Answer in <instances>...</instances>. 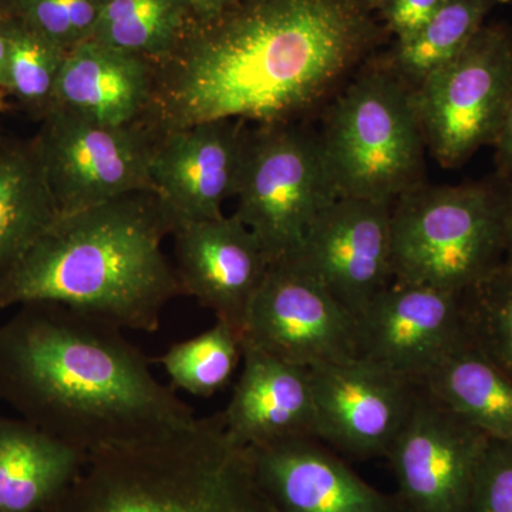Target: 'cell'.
Returning a JSON list of instances; mask_svg holds the SVG:
<instances>
[{"mask_svg":"<svg viewBox=\"0 0 512 512\" xmlns=\"http://www.w3.org/2000/svg\"><path fill=\"white\" fill-rule=\"evenodd\" d=\"M372 0H238L185 33L154 64L143 124L289 123L318 103L376 42Z\"/></svg>","mask_w":512,"mask_h":512,"instance_id":"obj_1","label":"cell"},{"mask_svg":"<svg viewBox=\"0 0 512 512\" xmlns=\"http://www.w3.org/2000/svg\"><path fill=\"white\" fill-rule=\"evenodd\" d=\"M18 308L0 323V402L33 426L90 456L195 419L119 326L59 303Z\"/></svg>","mask_w":512,"mask_h":512,"instance_id":"obj_2","label":"cell"},{"mask_svg":"<svg viewBox=\"0 0 512 512\" xmlns=\"http://www.w3.org/2000/svg\"><path fill=\"white\" fill-rule=\"evenodd\" d=\"M173 225L151 191L59 215L0 284V311L59 303L121 329L153 333L181 293L163 251Z\"/></svg>","mask_w":512,"mask_h":512,"instance_id":"obj_3","label":"cell"},{"mask_svg":"<svg viewBox=\"0 0 512 512\" xmlns=\"http://www.w3.org/2000/svg\"><path fill=\"white\" fill-rule=\"evenodd\" d=\"M45 512H279L222 414L90 454Z\"/></svg>","mask_w":512,"mask_h":512,"instance_id":"obj_4","label":"cell"},{"mask_svg":"<svg viewBox=\"0 0 512 512\" xmlns=\"http://www.w3.org/2000/svg\"><path fill=\"white\" fill-rule=\"evenodd\" d=\"M319 140L339 198L393 205L423 184L427 146L413 89L389 67L350 84Z\"/></svg>","mask_w":512,"mask_h":512,"instance_id":"obj_5","label":"cell"},{"mask_svg":"<svg viewBox=\"0 0 512 512\" xmlns=\"http://www.w3.org/2000/svg\"><path fill=\"white\" fill-rule=\"evenodd\" d=\"M503 194L420 184L392 205L393 281L467 293L505 261Z\"/></svg>","mask_w":512,"mask_h":512,"instance_id":"obj_6","label":"cell"},{"mask_svg":"<svg viewBox=\"0 0 512 512\" xmlns=\"http://www.w3.org/2000/svg\"><path fill=\"white\" fill-rule=\"evenodd\" d=\"M235 198L234 215L275 264L299 251L320 212L339 197L319 137L279 123L248 130Z\"/></svg>","mask_w":512,"mask_h":512,"instance_id":"obj_7","label":"cell"},{"mask_svg":"<svg viewBox=\"0 0 512 512\" xmlns=\"http://www.w3.org/2000/svg\"><path fill=\"white\" fill-rule=\"evenodd\" d=\"M512 93V30L488 25L446 66L413 89L426 146L437 163L461 167L494 146Z\"/></svg>","mask_w":512,"mask_h":512,"instance_id":"obj_8","label":"cell"},{"mask_svg":"<svg viewBox=\"0 0 512 512\" xmlns=\"http://www.w3.org/2000/svg\"><path fill=\"white\" fill-rule=\"evenodd\" d=\"M33 140L59 215L151 191L157 136L138 123L106 126L52 107Z\"/></svg>","mask_w":512,"mask_h":512,"instance_id":"obj_9","label":"cell"},{"mask_svg":"<svg viewBox=\"0 0 512 512\" xmlns=\"http://www.w3.org/2000/svg\"><path fill=\"white\" fill-rule=\"evenodd\" d=\"M490 437L419 384L387 460L404 512H468Z\"/></svg>","mask_w":512,"mask_h":512,"instance_id":"obj_10","label":"cell"},{"mask_svg":"<svg viewBox=\"0 0 512 512\" xmlns=\"http://www.w3.org/2000/svg\"><path fill=\"white\" fill-rule=\"evenodd\" d=\"M242 340L305 367L359 357L355 316L292 259L269 266Z\"/></svg>","mask_w":512,"mask_h":512,"instance_id":"obj_11","label":"cell"},{"mask_svg":"<svg viewBox=\"0 0 512 512\" xmlns=\"http://www.w3.org/2000/svg\"><path fill=\"white\" fill-rule=\"evenodd\" d=\"M356 320L359 357L417 384L474 345L464 293L393 281Z\"/></svg>","mask_w":512,"mask_h":512,"instance_id":"obj_12","label":"cell"},{"mask_svg":"<svg viewBox=\"0 0 512 512\" xmlns=\"http://www.w3.org/2000/svg\"><path fill=\"white\" fill-rule=\"evenodd\" d=\"M309 369L316 439L355 460L386 458L412 413L419 384L363 357Z\"/></svg>","mask_w":512,"mask_h":512,"instance_id":"obj_13","label":"cell"},{"mask_svg":"<svg viewBox=\"0 0 512 512\" xmlns=\"http://www.w3.org/2000/svg\"><path fill=\"white\" fill-rule=\"evenodd\" d=\"M288 259L357 319L393 282L392 204L336 198Z\"/></svg>","mask_w":512,"mask_h":512,"instance_id":"obj_14","label":"cell"},{"mask_svg":"<svg viewBox=\"0 0 512 512\" xmlns=\"http://www.w3.org/2000/svg\"><path fill=\"white\" fill-rule=\"evenodd\" d=\"M248 130L247 121L227 119L158 134L150 161L151 192L173 229L224 215L222 204L237 192Z\"/></svg>","mask_w":512,"mask_h":512,"instance_id":"obj_15","label":"cell"},{"mask_svg":"<svg viewBox=\"0 0 512 512\" xmlns=\"http://www.w3.org/2000/svg\"><path fill=\"white\" fill-rule=\"evenodd\" d=\"M171 235L181 293L244 335L249 308L271 266L261 242L234 214L184 222Z\"/></svg>","mask_w":512,"mask_h":512,"instance_id":"obj_16","label":"cell"},{"mask_svg":"<svg viewBox=\"0 0 512 512\" xmlns=\"http://www.w3.org/2000/svg\"><path fill=\"white\" fill-rule=\"evenodd\" d=\"M249 450L259 484L279 512H404L396 494L366 483L315 437Z\"/></svg>","mask_w":512,"mask_h":512,"instance_id":"obj_17","label":"cell"},{"mask_svg":"<svg viewBox=\"0 0 512 512\" xmlns=\"http://www.w3.org/2000/svg\"><path fill=\"white\" fill-rule=\"evenodd\" d=\"M221 414L229 434L245 447L316 439L311 369L242 340L241 375Z\"/></svg>","mask_w":512,"mask_h":512,"instance_id":"obj_18","label":"cell"},{"mask_svg":"<svg viewBox=\"0 0 512 512\" xmlns=\"http://www.w3.org/2000/svg\"><path fill=\"white\" fill-rule=\"evenodd\" d=\"M154 92V64L90 39L69 50L52 107L106 126L143 124Z\"/></svg>","mask_w":512,"mask_h":512,"instance_id":"obj_19","label":"cell"},{"mask_svg":"<svg viewBox=\"0 0 512 512\" xmlns=\"http://www.w3.org/2000/svg\"><path fill=\"white\" fill-rule=\"evenodd\" d=\"M89 456L22 419L0 414V512H45Z\"/></svg>","mask_w":512,"mask_h":512,"instance_id":"obj_20","label":"cell"},{"mask_svg":"<svg viewBox=\"0 0 512 512\" xmlns=\"http://www.w3.org/2000/svg\"><path fill=\"white\" fill-rule=\"evenodd\" d=\"M420 386L491 440H512V379L476 345L447 357Z\"/></svg>","mask_w":512,"mask_h":512,"instance_id":"obj_21","label":"cell"},{"mask_svg":"<svg viewBox=\"0 0 512 512\" xmlns=\"http://www.w3.org/2000/svg\"><path fill=\"white\" fill-rule=\"evenodd\" d=\"M57 217L33 141L0 148V284Z\"/></svg>","mask_w":512,"mask_h":512,"instance_id":"obj_22","label":"cell"},{"mask_svg":"<svg viewBox=\"0 0 512 512\" xmlns=\"http://www.w3.org/2000/svg\"><path fill=\"white\" fill-rule=\"evenodd\" d=\"M501 2L504 0H448L413 35L396 40L386 67L414 89L456 59Z\"/></svg>","mask_w":512,"mask_h":512,"instance_id":"obj_23","label":"cell"},{"mask_svg":"<svg viewBox=\"0 0 512 512\" xmlns=\"http://www.w3.org/2000/svg\"><path fill=\"white\" fill-rule=\"evenodd\" d=\"M188 8L185 0H104L92 39L156 64L184 39Z\"/></svg>","mask_w":512,"mask_h":512,"instance_id":"obj_24","label":"cell"},{"mask_svg":"<svg viewBox=\"0 0 512 512\" xmlns=\"http://www.w3.org/2000/svg\"><path fill=\"white\" fill-rule=\"evenodd\" d=\"M157 362L174 390L208 399L225 389L242 363V336L217 320L200 335L175 343Z\"/></svg>","mask_w":512,"mask_h":512,"instance_id":"obj_25","label":"cell"},{"mask_svg":"<svg viewBox=\"0 0 512 512\" xmlns=\"http://www.w3.org/2000/svg\"><path fill=\"white\" fill-rule=\"evenodd\" d=\"M8 39V89L28 109L45 116L55 101L66 50L30 29L22 20L0 19Z\"/></svg>","mask_w":512,"mask_h":512,"instance_id":"obj_26","label":"cell"},{"mask_svg":"<svg viewBox=\"0 0 512 512\" xmlns=\"http://www.w3.org/2000/svg\"><path fill=\"white\" fill-rule=\"evenodd\" d=\"M464 301L474 345L512 379V262H501Z\"/></svg>","mask_w":512,"mask_h":512,"instance_id":"obj_27","label":"cell"},{"mask_svg":"<svg viewBox=\"0 0 512 512\" xmlns=\"http://www.w3.org/2000/svg\"><path fill=\"white\" fill-rule=\"evenodd\" d=\"M104 0H13L12 16L69 52L92 39Z\"/></svg>","mask_w":512,"mask_h":512,"instance_id":"obj_28","label":"cell"},{"mask_svg":"<svg viewBox=\"0 0 512 512\" xmlns=\"http://www.w3.org/2000/svg\"><path fill=\"white\" fill-rule=\"evenodd\" d=\"M468 512H512V440H490Z\"/></svg>","mask_w":512,"mask_h":512,"instance_id":"obj_29","label":"cell"},{"mask_svg":"<svg viewBox=\"0 0 512 512\" xmlns=\"http://www.w3.org/2000/svg\"><path fill=\"white\" fill-rule=\"evenodd\" d=\"M448 0H377V10L396 40L413 35Z\"/></svg>","mask_w":512,"mask_h":512,"instance_id":"obj_30","label":"cell"},{"mask_svg":"<svg viewBox=\"0 0 512 512\" xmlns=\"http://www.w3.org/2000/svg\"><path fill=\"white\" fill-rule=\"evenodd\" d=\"M493 147L498 173L505 180L512 178V93Z\"/></svg>","mask_w":512,"mask_h":512,"instance_id":"obj_31","label":"cell"},{"mask_svg":"<svg viewBox=\"0 0 512 512\" xmlns=\"http://www.w3.org/2000/svg\"><path fill=\"white\" fill-rule=\"evenodd\" d=\"M503 194V234L505 261L512 262V178Z\"/></svg>","mask_w":512,"mask_h":512,"instance_id":"obj_32","label":"cell"},{"mask_svg":"<svg viewBox=\"0 0 512 512\" xmlns=\"http://www.w3.org/2000/svg\"><path fill=\"white\" fill-rule=\"evenodd\" d=\"M185 2L195 12L200 13L202 18H208V16L217 15L222 10L229 8L238 0H185Z\"/></svg>","mask_w":512,"mask_h":512,"instance_id":"obj_33","label":"cell"},{"mask_svg":"<svg viewBox=\"0 0 512 512\" xmlns=\"http://www.w3.org/2000/svg\"><path fill=\"white\" fill-rule=\"evenodd\" d=\"M8 39L0 28V92L8 89Z\"/></svg>","mask_w":512,"mask_h":512,"instance_id":"obj_34","label":"cell"},{"mask_svg":"<svg viewBox=\"0 0 512 512\" xmlns=\"http://www.w3.org/2000/svg\"><path fill=\"white\" fill-rule=\"evenodd\" d=\"M13 0H0V19L12 16Z\"/></svg>","mask_w":512,"mask_h":512,"instance_id":"obj_35","label":"cell"},{"mask_svg":"<svg viewBox=\"0 0 512 512\" xmlns=\"http://www.w3.org/2000/svg\"><path fill=\"white\" fill-rule=\"evenodd\" d=\"M0 110H2V96H0Z\"/></svg>","mask_w":512,"mask_h":512,"instance_id":"obj_36","label":"cell"}]
</instances>
